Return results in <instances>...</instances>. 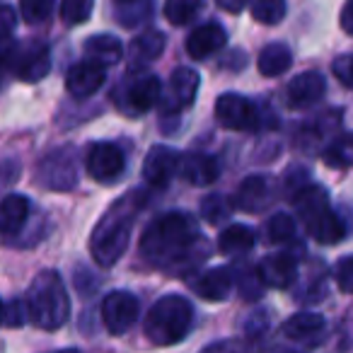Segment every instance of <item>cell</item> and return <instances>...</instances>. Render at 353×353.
Instances as JSON below:
<instances>
[{
	"label": "cell",
	"mask_w": 353,
	"mask_h": 353,
	"mask_svg": "<svg viewBox=\"0 0 353 353\" xmlns=\"http://www.w3.org/2000/svg\"><path fill=\"white\" fill-rule=\"evenodd\" d=\"M208 252L211 247L189 213H165L155 218L141 237L143 259L155 269L172 274H189L206 259Z\"/></svg>",
	"instance_id": "6da1fadb"
},
{
	"label": "cell",
	"mask_w": 353,
	"mask_h": 353,
	"mask_svg": "<svg viewBox=\"0 0 353 353\" xmlns=\"http://www.w3.org/2000/svg\"><path fill=\"white\" fill-rule=\"evenodd\" d=\"M15 49L17 46L12 41H6V44H0V75L6 73V70H12V59H15Z\"/></svg>",
	"instance_id": "60d3db41"
},
{
	"label": "cell",
	"mask_w": 353,
	"mask_h": 353,
	"mask_svg": "<svg viewBox=\"0 0 353 353\" xmlns=\"http://www.w3.org/2000/svg\"><path fill=\"white\" fill-rule=\"evenodd\" d=\"M30 218V199L22 194H10L0 199V235H17Z\"/></svg>",
	"instance_id": "7402d4cb"
},
{
	"label": "cell",
	"mask_w": 353,
	"mask_h": 353,
	"mask_svg": "<svg viewBox=\"0 0 353 353\" xmlns=\"http://www.w3.org/2000/svg\"><path fill=\"white\" fill-rule=\"evenodd\" d=\"M216 3L225 12H230V15H237V12H242V8L247 6V0H216Z\"/></svg>",
	"instance_id": "7bdbcfd3"
},
{
	"label": "cell",
	"mask_w": 353,
	"mask_h": 353,
	"mask_svg": "<svg viewBox=\"0 0 353 353\" xmlns=\"http://www.w3.org/2000/svg\"><path fill=\"white\" fill-rule=\"evenodd\" d=\"M34 179L49 192H70L78 184V155L73 148H56L37 162Z\"/></svg>",
	"instance_id": "5b68a950"
},
{
	"label": "cell",
	"mask_w": 353,
	"mask_h": 353,
	"mask_svg": "<svg viewBox=\"0 0 353 353\" xmlns=\"http://www.w3.org/2000/svg\"><path fill=\"white\" fill-rule=\"evenodd\" d=\"M17 176H20V165L15 160H3L0 162V192L10 184L17 182Z\"/></svg>",
	"instance_id": "74e56055"
},
{
	"label": "cell",
	"mask_w": 353,
	"mask_h": 353,
	"mask_svg": "<svg viewBox=\"0 0 353 353\" xmlns=\"http://www.w3.org/2000/svg\"><path fill=\"white\" fill-rule=\"evenodd\" d=\"M165 51V34L157 30H148L143 34H138L128 46V68L138 70L143 65H148L150 61H155L157 56Z\"/></svg>",
	"instance_id": "44dd1931"
},
{
	"label": "cell",
	"mask_w": 353,
	"mask_h": 353,
	"mask_svg": "<svg viewBox=\"0 0 353 353\" xmlns=\"http://www.w3.org/2000/svg\"><path fill=\"white\" fill-rule=\"evenodd\" d=\"M307 232L317 242H322V245H336V242H341L343 237H346V223H343L341 218L332 211V206H329L327 211L307 228Z\"/></svg>",
	"instance_id": "d4e9b609"
},
{
	"label": "cell",
	"mask_w": 353,
	"mask_h": 353,
	"mask_svg": "<svg viewBox=\"0 0 353 353\" xmlns=\"http://www.w3.org/2000/svg\"><path fill=\"white\" fill-rule=\"evenodd\" d=\"M56 0H20V12L27 25H41L51 17Z\"/></svg>",
	"instance_id": "1f68e13d"
},
{
	"label": "cell",
	"mask_w": 353,
	"mask_h": 353,
	"mask_svg": "<svg viewBox=\"0 0 353 353\" xmlns=\"http://www.w3.org/2000/svg\"><path fill=\"white\" fill-rule=\"evenodd\" d=\"M189 285H192L194 293H199L203 300L221 303V300H228V295H230V290H232L230 269H225V266L208 269V271H203V274H199V279L189 281Z\"/></svg>",
	"instance_id": "ffe728a7"
},
{
	"label": "cell",
	"mask_w": 353,
	"mask_h": 353,
	"mask_svg": "<svg viewBox=\"0 0 353 353\" xmlns=\"http://www.w3.org/2000/svg\"><path fill=\"white\" fill-rule=\"evenodd\" d=\"M332 70L334 75L339 78V83L343 85V88H351L353 85V56L351 54H341L334 59L332 63Z\"/></svg>",
	"instance_id": "d590c367"
},
{
	"label": "cell",
	"mask_w": 353,
	"mask_h": 353,
	"mask_svg": "<svg viewBox=\"0 0 353 353\" xmlns=\"http://www.w3.org/2000/svg\"><path fill=\"white\" fill-rule=\"evenodd\" d=\"M324 94H327V83L317 70H305V73L295 75L285 90V99H288L290 109H307L317 104Z\"/></svg>",
	"instance_id": "7c38bea8"
},
{
	"label": "cell",
	"mask_w": 353,
	"mask_h": 353,
	"mask_svg": "<svg viewBox=\"0 0 353 353\" xmlns=\"http://www.w3.org/2000/svg\"><path fill=\"white\" fill-rule=\"evenodd\" d=\"M25 322H30L25 300H10V303H6L0 307V324L15 329V327H22Z\"/></svg>",
	"instance_id": "836d02e7"
},
{
	"label": "cell",
	"mask_w": 353,
	"mask_h": 353,
	"mask_svg": "<svg viewBox=\"0 0 353 353\" xmlns=\"http://www.w3.org/2000/svg\"><path fill=\"white\" fill-rule=\"evenodd\" d=\"M324 329H327V322H324L322 314L317 312H298L293 317H288L281 327L285 339L295 343H305V346H312V343L322 341Z\"/></svg>",
	"instance_id": "e0dca14e"
},
{
	"label": "cell",
	"mask_w": 353,
	"mask_h": 353,
	"mask_svg": "<svg viewBox=\"0 0 353 353\" xmlns=\"http://www.w3.org/2000/svg\"><path fill=\"white\" fill-rule=\"evenodd\" d=\"M85 51H88V59L102 65H114L121 61L123 46L114 34H94L85 41Z\"/></svg>",
	"instance_id": "cb8c5ba5"
},
{
	"label": "cell",
	"mask_w": 353,
	"mask_h": 353,
	"mask_svg": "<svg viewBox=\"0 0 353 353\" xmlns=\"http://www.w3.org/2000/svg\"><path fill=\"white\" fill-rule=\"evenodd\" d=\"M237 281H240L242 298H245V300H259V295H261V279H259V274H256V269L242 271V276H237Z\"/></svg>",
	"instance_id": "e575fe53"
},
{
	"label": "cell",
	"mask_w": 353,
	"mask_h": 353,
	"mask_svg": "<svg viewBox=\"0 0 353 353\" xmlns=\"http://www.w3.org/2000/svg\"><path fill=\"white\" fill-rule=\"evenodd\" d=\"M252 17L261 25H279L285 17V0H254Z\"/></svg>",
	"instance_id": "f546056e"
},
{
	"label": "cell",
	"mask_w": 353,
	"mask_h": 353,
	"mask_svg": "<svg viewBox=\"0 0 353 353\" xmlns=\"http://www.w3.org/2000/svg\"><path fill=\"white\" fill-rule=\"evenodd\" d=\"M256 274H259V279H261V283H264V285L285 290V288H290V285L295 283V279H298V264H295V259L290 254L279 252V254L264 256Z\"/></svg>",
	"instance_id": "2e32d148"
},
{
	"label": "cell",
	"mask_w": 353,
	"mask_h": 353,
	"mask_svg": "<svg viewBox=\"0 0 353 353\" xmlns=\"http://www.w3.org/2000/svg\"><path fill=\"white\" fill-rule=\"evenodd\" d=\"M228 44V34L218 22H208V25H201L189 34L187 39V54L192 56L194 61H203L211 59L216 51H221L223 46Z\"/></svg>",
	"instance_id": "d6986e66"
},
{
	"label": "cell",
	"mask_w": 353,
	"mask_h": 353,
	"mask_svg": "<svg viewBox=\"0 0 353 353\" xmlns=\"http://www.w3.org/2000/svg\"><path fill=\"white\" fill-rule=\"evenodd\" d=\"M104 80H107V65L88 59L70 65L68 75H65V88H68V92L73 97L85 99V97H92L104 85Z\"/></svg>",
	"instance_id": "8fae6325"
},
{
	"label": "cell",
	"mask_w": 353,
	"mask_h": 353,
	"mask_svg": "<svg viewBox=\"0 0 353 353\" xmlns=\"http://www.w3.org/2000/svg\"><path fill=\"white\" fill-rule=\"evenodd\" d=\"M85 170L99 184H112L126 170V157H123L121 148L114 143H97L90 148L88 160H85Z\"/></svg>",
	"instance_id": "9c48e42d"
},
{
	"label": "cell",
	"mask_w": 353,
	"mask_h": 353,
	"mask_svg": "<svg viewBox=\"0 0 353 353\" xmlns=\"http://www.w3.org/2000/svg\"><path fill=\"white\" fill-rule=\"evenodd\" d=\"M143 203H145V194L131 192L121 201L114 203L102 216V221L94 225L92 237H90V254L102 269L114 266L123 256V252L128 250L133 223H136V216L143 208Z\"/></svg>",
	"instance_id": "7a4b0ae2"
},
{
	"label": "cell",
	"mask_w": 353,
	"mask_h": 353,
	"mask_svg": "<svg viewBox=\"0 0 353 353\" xmlns=\"http://www.w3.org/2000/svg\"><path fill=\"white\" fill-rule=\"evenodd\" d=\"M274 201V184L266 174H252L240 184L235 194V206L245 213H261Z\"/></svg>",
	"instance_id": "4fadbf2b"
},
{
	"label": "cell",
	"mask_w": 353,
	"mask_h": 353,
	"mask_svg": "<svg viewBox=\"0 0 353 353\" xmlns=\"http://www.w3.org/2000/svg\"><path fill=\"white\" fill-rule=\"evenodd\" d=\"M266 327H269V317H266V312L254 314V317L247 322V336H250V339L261 336V334L266 332Z\"/></svg>",
	"instance_id": "ab89813d"
},
{
	"label": "cell",
	"mask_w": 353,
	"mask_h": 353,
	"mask_svg": "<svg viewBox=\"0 0 353 353\" xmlns=\"http://www.w3.org/2000/svg\"><path fill=\"white\" fill-rule=\"evenodd\" d=\"M201 216L206 218L211 225H218V223H223L230 216V203H228V199H223L221 194H211V196L203 199Z\"/></svg>",
	"instance_id": "d6a6232c"
},
{
	"label": "cell",
	"mask_w": 353,
	"mask_h": 353,
	"mask_svg": "<svg viewBox=\"0 0 353 353\" xmlns=\"http://www.w3.org/2000/svg\"><path fill=\"white\" fill-rule=\"evenodd\" d=\"M293 63V51L288 49L281 41H271L261 49L259 54V73L266 75V78H276V75H283L285 70Z\"/></svg>",
	"instance_id": "603a6c76"
},
{
	"label": "cell",
	"mask_w": 353,
	"mask_h": 353,
	"mask_svg": "<svg viewBox=\"0 0 353 353\" xmlns=\"http://www.w3.org/2000/svg\"><path fill=\"white\" fill-rule=\"evenodd\" d=\"M138 314H141V303L128 290H112L102 303L104 327L112 336L126 334L138 322Z\"/></svg>",
	"instance_id": "52a82bcc"
},
{
	"label": "cell",
	"mask_w": 353,
	"mask_h": 353,
	"mask_svg": "<svg viewBox=\"0 0 353 353\" xmlns=\"http://www.w3.org/2000/svg\"><path fill=\"white\" fill-rule=\"evenodd\" d=\"M0 307H3V303H0Z\"/></svg>",
	"instance_id": "ee69618b"
},
{
	"label": "cell",
	"mask_w": 353,
	"mask_h": 353,
	"mask_svg": "<svg viewBox=\"0 0 353 353\" xmlns=\"http://www.w3.org/2000/svg\"><path fill=\"white\" fill-rule=\"evenodd\" d=\"M94 0H61V20L65 25H83L90 20Z\"/></svg>",
	"instance_id": "4dcf8cb0"
},
{
	"label": "cell",
	"mask_w": 353,
	"mask_h": 353,
	"mask_svg": "<svg viewBox=\"0 0 353 353\" xmlns=\"http://www.w3.org/2000/svg\"><path fill=\"white\" fill-rule=\"evenodd\" d=\"M334 276H336V283L341 288V293H351L353 290V259L351 256H341L334 269Z\"/></svg>",
	"instance_id": "8d00e7d4"
},
{
	"label": "cell",
	"mask_w": 353,
	"mask_h": 353,
	"mask_svg": "<svg viewBox=\"0 0 353 353\" xmlns=\"http://www.w3.org/2000/svg\"><path fill=\"white\" fill-rule=\"evenodd\" d=\"M25 305L30 322L34 327L46 329V332H56L63 327L70 317V298L65 293L63 279L59 276V271H39L30 283Z\"/></svg>",
	"instance_id": "3957f363"
},
{
	"label": "cell",
	"mask_w": 353,
	"mask_h": 353,
	"mask_svg": "<svg viewBox=\"0 0 353 353\" xmlns=\"http://www.w3.org/2000/svg\"><path fill=\"white\" fill-rule=\"evenodd\" d=\"M17 25V15L10 6H0V39H6V37L12 34Z\"/></svg>",
	"instance_id": "f35d334b"
},
{
	"label": "cell",
	"mask_w": 353,
	"mask_h": 353,
	"mask_svg": "<svg viewBox=\"0 0 353 353\" xmlns=\"http://www.w3.org/2000/svg\"><path fill=\"white\" fill-rule=\"evenodd\" d=\"M216 119L228 131H254L261 121L254 104L237 92H225L216 99Z\"/></svg>",
	"instance_id": "ba28073f"
},
{
	"label": "cell",
	"mask_w": 353,
	"mask_h": 353,
	"mask_svg": "<svg viewBox=\"0 0 353 353\" xmlns=\"http://www.w3.org/2000/svg\"><path fill=\"white\" fill-rule=\"evenodd\" d=\"M199 85H201V75L194 68H176L170 78V90H167V102L165 112H179V109H187L194 104L199 92Z\"/></svg>",
	"instance_id": "5bb4252c"
},
{
	"label": "cell",
	"mask_w": 353,
	"mask_h": 353,
	"mask_svg": "<svg viewBox=\"0 0 353 353\" xmlns=\"http://www.w3.org/2000/svg\"><path fill=\"white\" fill-rule=\"evenodd\" d=\"M194 327V305L184 295H165L150 307L143 322L145 339L155 346L184 341Z\"/></svg>",
	"instance_id": "277c9868"
},
{
	"label": "cell",
	"mask_w": 353,
	"mask_h": 353,
	"mask_svg": "<svg viewBox=\"0 0 353 353\" xmlns=\"http://www.w3.org/2000/svg\"><path fill=\"white\" fill-rule=\"evenodd\" d=\"M162 94V83L157 75H138V78L128 80L117 94V107L121 109L126 117H141V114L150 112Z\"/></svg>",
	"instance_id": "8992f818"
},
{
	"label": "cell",
	"mask_w": 353,
	"mask_h": 353,
	"mask_svg": "<svg viewBox=\"0 0 353 353\" xmlns=\"http://www.w3.org/2000/svg\"><path fill=\"white\" fill-rule=\"evenodd\" d=\"M203 0H165V17L170 25H189L201 10Z\"/></svg>",
	"instance_id": "4316f807"
},
{
	"label": "cell",
	"mask_w": 353,
	"mask_h": 353,
	"mask_svg": "<svg viewBox=\"0 0 353 353\" xmlns=\"http://www.w3.org/2000/svg\"><path fill=\"white\" fill-rule=\"evenodd\" d=\"M324 162L334 170H346L353 162V143L351 133H341L339 138H334L329 143V148L324 150Z\"/></svg>",
	"instance_id": "83f0119b"
},
{
	"label": "cell",
	"mask_w": 353,
	"mask_h": 353,
	"mask_svg": "<svg viewBox=\"0 0 353 353\" xmlns=\"http://www.w3.org/2000/svg\"><path fill=\"white\" fill-rule=\"evenodd\" d=\"M256 245V235L252 228L247 225H230L221 232V240H218V247H221L223 254H247L252 247Z\"/></svg>",
	"instance_id": "484cf974"
},
{
	"label": "cell",
	"mask_w": 353,
	"mask_h": 353,
	"mask_svg": "<svg viewBox=\"0 0 353 353\" xmlns=\"http://www.w3.org/2000/svg\"><path fill=\"white\" fill-rule=\"evenodd\" d=\"M179 167V152L167 145H152L143 162V176L152 187H165Z\"/></svg>",
	"instance_id": "9a60e30c"
},
{
	"label": "cell",
	"mask_w": 353,
	"mask_h": 353,
	"mask_svg": "<svg viewBox=\"0 0 353 353\" xmlns=\"http://www.w3.org/2000/svg\"><path fill=\"white\" fill-rule=\"evenodd\" d=\"M51 70V54L49 46L41 41H30L25 49H15L12 59V73L25 83H37L46 78Z\"/></svg>",
	"instance_id": "30bf717a"
},
{
	"label": "cell",
	"mask_w": 353,
	"mask_h": 353,
	"mask_svg": "<svg viewBox=\"0 0 353 353\" xmlns=\"http://www.w3.org/2000/svg\"><path fill=\"white\" fill-rule=\"evenodd\" d=\"M353 0H346L341 8V30L346 34H353Z\"/></svg>",
	"instance_id": "b9f144b4"
},
{
	"label": "cell",
	"mask_w": 353,
	"mask_h": 353,
	"mask_svg": "<svg viewBox=\"0 0 353 353\" xmlns=\"http://www.w3.org/2000/svg\"><path fill=\"white\" fill-rule=\"evenodd\" d=\"M176 172L189 184H194V187H208V184H213L218 179L221 167H218V160L213 155H206V152H187L184 157H179Z\"/></svg>",
	"instance_id": "ac0fdd59"
},
{
	"label": "cell",
	"mask_w": 353,
	"mask_h": 353,
	"mask_svg": "<svg viewBox=\"0 0 353 353\" xmlns=\"http://www.w3.org/2000/svg\"><path fill=\"white\" fill-rule=\"evenodd\" d=\"M295 235H298V228H295V221L288 213H276L266 225V237L274 245H290Z\"/></svg>",
	"instance_id": "f1b7e54d"
}]
</instances>
